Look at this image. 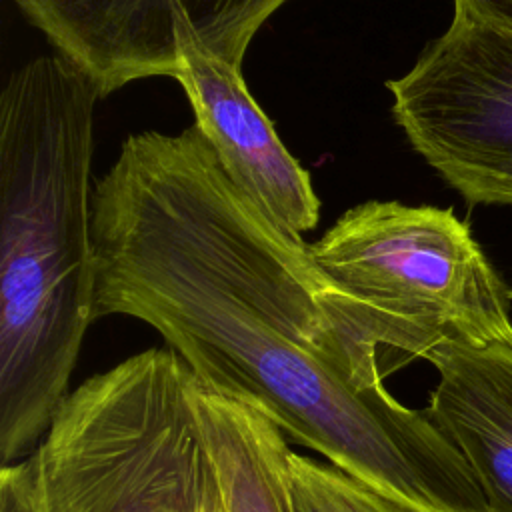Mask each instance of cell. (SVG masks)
I'll list each match as a JSON object with an SVG mask.
<instances>
[{
  "label": "cell",
  "instance_id": "cell-6",
  "mask_svg": "<svg viewBox=\"0 0 512 512\" xmlns=\"http://www.w3.org/2000/svg\"><path fill=\"white\" fill-rule=\"evenodd\" d=\"M56 52L108 96L122 86L174 78L180 66L176 28L242 68L260 26L288 0H12Z\"/></svg>",
  "mask_w": 512,
  "mask_h": 512
},
{
  "label": "cell",
  "instance_id": "cell-7",
  "mask_svg": "<svg viewBox=\"0 0 512 512\" xmlns=\"http://www.w3.org/2000/svg\"><path fill=\"white\" fill-rule=\"evenodd\" d=\"M174 38L180 56L174 80L188 96L194 126L210 142L230 180L288 232L302 236L312 230L320 218V198L310 174L250 96L242 68L212 54L182 26Z\"/></svg>",
  "mask_w": 512,
  "mask_h": 512
},
{
  "label": "cell",
  "instance_id": "cell-1",
  "mask_svg": "<svg viewBox=\"0 0 512 512\" xmlns=\"http://www.w3.org/2000/svg\"><path fill=\"white\" fill-rule=\"evenodd\" d=\"M96 318L152 326L206 388L406 512H490L460 450L396 400L310 246L222 168L196 126L128 136L92 190Z\"/></svg>",
  "mask_w": 512,
  "mask_h": 512
},
{
  "label": "cell",
  "instance_id": "cell-4",
  "mask_svg": "<svg viewBox=\"0 0 512 512\" xmlns=\"http://www.w3.org/2000/svg\"><path fill=\"white\" fill-rule=\"evenodd\" d=\"M310 252L376 346L426 358L446 342L512 334L510 288L452 208L368 200L346 210Z\"/></svg>",
  "mask_w": 512,
  "mask_h": 512
},
{
  "label": "cell",
  "instance_id": "cell-2",
  "mask_svg": "<svg viewBox=\"0 0 512 512\" xmlns=\"http://www.w3.org/2000/svg\"><path fill=\"white\" fill-rule=\"evenodd\" d=\"M96 84L36 56L0 94V460L26 456L64 402L96 320Z\"/></svg>",
  "mask_w": 512,
  "mask_h": 512
},
{
  "label": "cell",
  "instance_id": "cell-3",
  "mask_svg": "<svg viewBox=\"0 0 512 512\" xmlns=\"http://www.w3.org/2000/svg\"><path fill=\"white\" fill-rule=\"evenodd\" d=\"M196 382L172 348L84 380L22 460L36 512H204L216 468Z\"/></svg>",
  "mask_w": 512,
  "mask_h": 512
},
{
  "label": "cell",
  "instance_id": "cell-12",
  "mask_svg": "<svg viewBox=\"0 0 512 512\" xmlns=\"http://www.w3.org/2000/svg\"><path fill=\"white\" fill-rule=\"evenodd\" d=\"M508 296H510V302H512V286H510V290H508Z\"/></svg>",
  "mask_w": 512,
  "mask_h": 512
},
{
  "label": "cell",
  "instance_id": "cell-10",
  "mask_svg": "<svg viewBox=\"0 0 512 512\" xmlns=\"http://www.w3.org/2000/svg\"><path fill=\"white\" fill-rule=\"evenodd\" d=\"M290 494L294 512H406L340 468L298 452L290 454Z\"/></svg>",
  "mask_w": 512,
  "mask_h": 512
},
{
  "label": "cell",
  "instance_id": "cell-8",
  "mask_svg": "<svg viewBox=\"0 0 512 512\" xmlns=\"http://www.w3.org/2000/svg\"><path fill=\"white\" fill-rule=\"evenodd\" d=\"M426 360L438 384L424 408L468 462L490 512H512V334L446 342Z\"/></svg>",
  "mask_w": 512,
  "mask_h": 512
},
{
  "label": "cell",
  "instance_id": "cell-5",
  "mask_svg": "<svg viewBox=\"0 0 512 512\" xmlns=\"http://www.w3.org/2000/svg\"><path fill=\"white\" fill-rule=\"evenodd\" d=\"M386 86L396 124L450 188L512 206V38L452 18Z\"/></svg>",
  "mask_w": 512,
  "mask_h": 512
},
{
  "label": "cell",
  "instance_id": "cell-11",
  "mask_svg": "<svg viewBox=\"0 0 512 512\" xmlns=\"http://www.w3.org/2000/svg\"><path fill=\"white\" fill-rule=\"evenodd\" d=\"M452 18L512 38V0H454Z\"/></svg>",
  "mask_w": 512,
  "mask_h": 512
},
{
  "label": "cell",
  "instance_id": "cell-9",
  "mask_svg": "<svg viewBox=\"0 0 512 512\" xmlns=\"http://www.w3.org/2000/svg\"><path fill=\"white\" fill-rule=\"evenodd\" d=\"M198 380V378H196ZM196 414L226 512H294L284 432L262 410L196 382Z\"/></svg>",
  "mask_w": 512,
  "mask_h": 512
}]
</instances>
